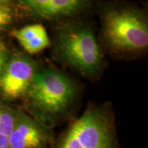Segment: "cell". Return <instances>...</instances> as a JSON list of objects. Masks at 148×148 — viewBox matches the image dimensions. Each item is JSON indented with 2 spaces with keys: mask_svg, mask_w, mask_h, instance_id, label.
Masks as SVG:
<instances>
[{
  "mask_svg": "<svg viewBox=\"0 0 148 148\" xmlns=\"http://www.w3.org/2000/svg\"><path fill=\"white\" fill-rule=\"evenodd\" d=\"M102 33L106 45L117 53L148 50V19L133 8L106 9L101 16Z\"/></svg>",
  "mask_w": 148,
  "mask_h": 148,
  "instance_id": "1",
  "label": "cell"
},
{
  "mask_svg": "<svg viewBox=\"0 0 148 148\" xmlns=\"http://www.w3.org/2000/svg\"><path fill=\"white\" fill-rule=\"evenodd\" d=\"M54 148H118L113 117L105 108L89 107L66 127Z\"/></svg>",
  "mask_w": 148,
  "mask_h": 148,
  "instance_id": "2",
  "label": "cell"
},
{
  "mask_svg": "<svg viewBox=\"0 0 148 148\" xmlns=\"http://www.w3.org/2000/svg\"><path fill=\"white\" fill-rule=\"evenodd\" d=\"M57 48L64 63L87 77L100 72L103 56L95 34L88 25L71 23L60 30Z\"/></svg>",
  "mask_w": 148,
  "mask_h": 148,
  "instance_id": "3",
  "label": "cell"
},
{
  "mask_svg": "<svg viewBox=\"0 0 148 148\" xmlns=\"http://www.w3.org/2000/svg\"><path fill=\"white\" fill-rule=\"evenodd\" d=\"M27 94L42 115L56 118L64 113L76 95V86L69 76L53 69L36 72Z\"/></svg>",
  "mask_w": 148,
  "mask_h": 148,
  "instance_id": "4",
  "label": "cell"
},
{
  "mask_svg": "<svg viewBox=\"0 0 148 148\" xmlns=\"http://www.w3.org/2000/svg\"><path fill=\"white\" fill-rule=\"evenodd\" d=\"M36 72L30 59L22 56L14 57L5 66L0 76V88L3 96L16 99L27 94Z\"/></svg>",
  "mask_w": 148,
  "mask_h": 148,
  "instance_id": "5",
  "label": "cell"
},
{
  "mask_svg": "<svg viewBox=\"0 0 148 148\" xmlns=\"http://www.w3.org/2000/svg\"><path fill=\"white\" fill-rule=\"evenodd\" d=\"M9 140L11 148H49L52 134L39 121L19 114Z\"/></svg>",
  "mask_w": 148,
  "mask_h": 148,
  "instance_id": "6",
  "label": "cell"
},
{
  "mask_svg": "<svg viewBox=\"0 0 148 148\" xmlns=\"http://www.w3.org/2000/svg\"><path fill=\"white\" fill-rule=\"evenodd\" d=\"M20 3L30 13L45 18L74 16L87 5L81 0H25Z\"/></svg>",
  "mask_w": 148,
  "mask_h": 148,
  "instance_id": "7",
  "label": "cell"
},
{
  "mask_svg": "<svg viewBox=\"0 0 148 148\" xmlns=\"http://www.w3.org/2000/svg\"><path fill=\"white\" fill-rule=\"evenodd\" d=\"M23 49L30 54L41 51L50 45L47 31L41 24L29 25L11 33Z\"/></svg>",
  "mask_w": 148,
  "mask_h": 148,
  "instance_id": "8",
  "label": "cell"
},
{
  "mask_svg": "<svg viewBox=\"0 0 148 148\" xmlns=\"http://www.w3.org/2000/svg\"><path fill=\"white\" fill-rule=\"evenodd\" d=\"M16 116L10 111L0 108V134L10 136L15 125Z\"/></svg>",
  "mask_w": 148,
  "mask_h": 148,
  "instance_id": "9",
  "label": "cell"
},
{
  "mask_svg": "<svg viewBox=\"0 0 148 148\" xmlns=\"http://www.w3.org/2000/svg\"><path fill=\"white\" fill-rule=\"evenodd\" d=\"M13 21V14L8 6L0 8V30L4 29Z\"/></svg>",
  "mask_w": 148,
  "mask_h": 148,
  "instance_id": "10",
  "label": "cell"
},
{
  "mask_svg": "<svg viewBox=\"0 0 148 148\" xmlns=\"http://www.w3.org/2000/svg\"><path fill=\"white\" fill-rule=\"evenodd\" d=\"M0 148H11L8 136L0 134Z\"/></svg>",
  "mask_w": 148,
  "mask_h": 148,
  "instance_id": "11",
  "label": "cell"
},
{
  "mask_svg": "<svg viewBox=\"0 0 148 148\" xmlns=\"http://www.w3.org/2000/svg\"><path fill=\"white\" fill-rule=\"evenodd\" d=\"M5 62H6V56L3 53H1L0 54V76L5 66Z\"/></svg>",
  "mask_w": 148,
  "mask_h": 148,
  "instance_id": "12",
  "label": "cell"
},
{
  "mask_svg": "<svg viewBox=\"0 0 148 148\" xmlns=\"http://www.w3.org/2000/svg\"><path fill=\"white\" fill-rule=\"evenodd\" d=\"M8 3L5 1H0V8L8 6Z\"/></svg>",
  "mask_w": 148,
  "mask_h": 148,
  "instance_id": "13",
  "label": "cell"
},
{
  "mask_svg": "<svg viewBox=\"0 0 148 148\" xmlns=\"http://www.w3.org/2000/svg\"><path fill=\"white\" fill-rule=\"evenodd\" d=\"M3 49V44L1 43V42L0 41V54H1V53H1V51H2Z\"/></svg>",
  "mask_w": 148,
  "mask_h": 148,
  "instance_id": "14",
  "label": "cell"
}]
</instances>
